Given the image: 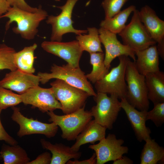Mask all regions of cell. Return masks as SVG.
<instances>
[{"instance_id":"cell-1","label":"cell","mask_w":164,"mask_h":164,"mask_svg":"<svg viewBox=\"0 0 164 164\" xmlns=\"http://www.w3.org/2000/svg\"><path fill=\"white\" fill-rule=\"evenodd\" d=\"M48 16L47 12L40 7L38 11L32 12L11 6L0 18L9 19L5 25L6 30L9 29L11 24L15 22L17 25L12 28L13 32L20 34L24 39L31 40L33 39L37 33L40 22Z\"/></svg>"},{"instance_id":"cell-2","label":"cell","mask_w":164,"mask_h":164,"mask_svg":"<svg viewBox=\"0 0 164 164\" xmlns=\"http://www.w3.org/2000/svg\"><path fill=\"white\" fill-rule=\"evenodd\" d=\"M50 73L39 72L37 75L40 82L45 84L52 79L62 80L68 84L81 89L87 93L90 96H95L97 93L86 77L85 73L80 67H74L67 63L62 66L54 64L51 66Z\"/></svg>"},{"instance_id":"cell-3","label":"cell","mask_w":164,"mask_h":164,"mask_svg":"<svg viewBox=\"0 0 164 164\" xmlns=\"http://www.w3.org/2000/svg\"><path fill=\"white\" fill-rule=\"evenodd\" d=\"M125 80L127 85L125 98L127 101L139 111H148L149 102L145 76L138 71L134 62L130 59L126 66Z\"/></svg>"},{"instance_id":"cell-4","label":"cell","mask_w":164,"mask_h":164,"mask_svg":"<svg viewBox=\"0 0 164 164\" xmlns=\"http://www.w3.org/2000/svg\"><path fill=\"white\" fill-rule=\"evenodd\" d=\"M85 105L76 111L63 115H58L53 111H48V121L55 123L62 131L61 137L68 141L75 140L77 137L92 120L90 111L85 110Z\"/></svg>"},{"instance_id":"cell-5","label":"cell","mask_w":164,"mask_h":164,"mask_svg":"<svg viewBox=\"0 0 164 164\" xmlns=\"http://www.w3.org/2000/svg\"><path fill=\"white\" fill-rule=\"evenodd\" d=\"M119 63L101 80L94 84L97 92L114 95L118 99L125 98L127 85L125 80V73L129 57L122 55L118 57Z\"/></svg>"},{"instance_id":"cell-6","label":"cell","mask_w":164,"mask_h":164,"mask_svg":"<svg viewBox=\"0 0 164 164\" xmlns=\"http://www.w3.org/2000/svg\"><path fill=\"white\" fill-rule=\"evenodd\" d=\"M56 99L61 104L64 114L74 112L85 105L90 96L84 90L58 79L50 83Z\"/></svg>"},{"instance_id":"cell-7","label":"cell","mask_w":164,"mask_h":164,"mask_svg":"<svg viewBox=\"0 0 164 164\" xmlns=\"http://www.w3.org/2000/svg\"><path fill=\"white\" fill-rule=\"evenodd\" d=\"M94 99L96 104L90 111L95 121L107 129L111 130L121 108L120 101L115 95L97 92Z\"/></svg>"},{"instance_id":"cell-8","label":"cell","mask_w":164,"mask_h":164,"mask_svg":"<svg viewBox=\"0 0 164 164\" xmlns=\"http://www.w3.org/2000/svg\"><path fill=\"white\" fill-rule=\"evenodd\" d=\"M129 23L118 34L121 37L123 44L135 51L142 50L155 45L153 39L141 22L139 11L136 9Z\"/></svg>"},{"instance_id":"cell-9","label":"cell","mask_w":164,"mask_h":164,"mask_svg":"<svg viewBox=\"0 0 164 164\" xmlns=\"http://www.w3.org/2000/svg\"><path fill=\"white\" fill-rule=\"evenodd\" d=\"M78 0H67L64 5L57 6L61 10L59 15L48 16L46 22L50 24L52 27L51 41L61 42L63 35L67 33H73L79 35L87 33V30L77 29L73 27L72 14L73 8Z\"/></svg>"},{"instance_id":"cell-10","label":"cell","mask_w":164,"mask_h":164,"mask_svg":"<svg viewBox=\"0 0 164 164\" xmlns=\"http://www.w3.org/2000/svg\"><path fill=\"white\" fill-rule=\"evenodd\" d=\"M13 113L12 119L18 124L19 128L17 135L19 137L34 134L43 135L49 138L54 137L58 130V126L54 122L46 123L33 118H29L21 112L20 108L12 107Z\"/></svg>"},{"instance_id":"cell-11","label":"cell","mask_w":164,"mask_h":164,"mask_svg":"<svg viewBox=\"0 0 164 164\" xmlns=\"http://www.w3.org/2000/svg\"><path fill=\"white\" fill-rule=\"evenodd\" d=\"M22 102L37 108L43 113L61 110L62 105L56 99L52 87L46 88L39 85L32 87L20 94Z\"/></svg>"},{"instance_id":"cell-12","label":"cell","mask_w":164,"mask_h":164,"mask_svg":"<svg viewBox=\"0 0 164 164\" xmlns=\"http://www.w3.org/2000/svg\"><path fill=\"white\" fill-rule=\"evenodd\" d=\"M124 142L122 139H117L114 134H109L98 143L90 145L89 148L95 152L96 164H104L114 161L128 153V148L122 145Z\"/></svg>"},{"instance_id":"cell-13","label":"cell","mask_w":164,"mask_h":164,"mask_svg":"<svg viewBox=\"0 0 164 164\" xmlns=\"http://www.w3.org/2000/svg\"><path fill=\"white\" fill-rule=\"evenodd\" d=\"M101 43L105 49L104 63L109 69L111 63L117 57L125 55L130 57L135 61V51L129 46L122 44L118 39L116 34L105 29L100 27L98 29Z\"/></svg>"},{"instance_id":"cell-14","label":"cell","mask_w":164,"mask_h":164,"mask_svg":"<svg viewBox=\"0 0 164 164\" xmlns=\"http://www.w3.org/2000/svg\"><path fill=\"white\" fill-rule=\"evenodd\" d=\"M41 46L45 51L62 58L73 67H80L83 51L77 40L67 42L44 41Z\"/></svg>"},{"instance_id":"cell-15","label":"cell","mask_w":164,"mask_h":164,"mask_svg":"<svg viewBox=\"0 0 164 164\" xmlns=\"http://www.w3.org/2000/svg\"><path fill=\"white\" fill-rule=\"evenodd\" d=\"M39 82L40 78L37 75L26 73L16 69L5 75L0 80V86L21 94L39 85Z\"/></svg>"},{"instance_id":"cell-16","label":"cell","mask_w":164,"mask_h":164,"mask_svg":"<svg viewBox=\"0 0 164 164\" xmlns=\"http://www.w3.org/2000/svg\"><path fill=\"white\" fill-rule=\"evenodd\" d=\"M121 100V108L125 111L138 140L141 142L151 138V130L145 125L147 111H138L125 98Z\"/></svg>"},{"instance_id":"cell-17","label":"cell","mask_w":164,"mask_h":164,"mask_svg":"<svg viewBox=\"0 0 164 164\" xmlns=\"http://www.w3.org/2000/svg\"><path fill=\"white\" fill-rule=\"evenodd\" d=\"M139 14L141 22L153 39L157 44H164V21L147 5L141 8Z\"/></svg>"},{"instance_id":"cell-18","label":"cell","mask_w":164,"mask_h":164,"mask_svg":"<svg viewBox=\"0 0 164 164\" xmlns=\"http://www.w3.org/2000/svg\"><path fill=\"white\" fill-rule=\"evenodd\" d=\"M135 52L137 59L134 62L137 70L140 74L145 76L148 73L160 70L159 55L155 45Z\"/></svg>"},{"instance_id":"cell-19","label":"cell","mask_w":164,"mask_h":164,"mask_svg":"<svg viewBox=\"0 0 164 164\" xmlns=\"http://www.w3.org/2000/svg\"><path fill=\"white\" fill-rule=\"evenodd\" d=\"M106 128L92 120L77 137L75 143L71 147L78 152L82 145L90 143L94 144L105 137Z\"/></svg>"},{"instance_id":"cell-20","label":"cell","mask_w":164,"mask_h":164,"mask_svg":"<svg viewBox=\"0 0 164 164\" xmlns=\"http://www.w3.org/2000/svg\"><path fill=\"white\" fill-rule=\"evenodd\" d=\"M40 142L43 149L49 150L52 154L50 164H65L71 159H78L81 152L73 150L71 147L61 143L53 144L44 138Z\"/></svg>"},{"instance_id":"cell-21","label":"cell","mask_w":164,"mask_h":164,"mask_svg":"<svg viewBox=\"0 0 164 164\" xmlns=\"http://www.w3.org/2000/svg\"><path fill=\"white\" fill-rule=\"evenodd\" d=\"M148 97L153 104L164 102V73L160 70L145 76Z\"/></svg>"},{"instance_id":"cell-22","label":"cell","mask_w":164,"mask_h":164,"mask_svg":"<svg viewBox=\"0 0 164 164\" xmlns=\"http://www.w3.org/2000/svg\"><path fill=\"white\" fill-rule=\"evenodd\" d=\"M37 47V44L34 43L31 46L25 47L18 52H15L14 60L17 69L28 73L33 74L35 72L34 53Z\"/></svg>"},{"instance_id":"cell-23","label":"cell","mask_w":164,"mask_h":164,"mask_svg":"<svg viewBox=\"0 0 164 164\" xmlns=\"http://www.w3.org/2000/svg\"><path fill=\"white\" fill-rule=\"evenodd\" d=\"M142 150L141 156V164H156L163 163L164 149L160 146L151 138L146 141Z\"/></svg>"},{"instance_id":"cell-24","label":"cell","mask_w":164,"mask_h":164,"mask_svg":"<svg viewBox=\"0 0 164 164\" xmlns=\"http://www.w3.org/2000/svg\"><path fill=\"white\" fill-rule=\"evenodd\" d=\"M3 144L0 151V155L4 164H27L30 161L26 151L17 145Z\"/></svg>"},{"instance_id":"cell-25","label":"cell","mask_w":164,"mask_h":164,"mask_svg":"<svg viewBox=\"0 0 164 164\" xmlns=\"http://www.w3.org/2000/svg\"><path fill=\"white\" fill-rule=\"evenodd\" d=\"M136 9L135 5H130L112 17L105 18L101 22L100 26L116 34H118L125 28L128 17Z\"/></svg>"},{"instance_id":"cell-26","label":"cell","mask_w":164,"mask_h":164,"mask_svg":"<svg viewBox=\"0 0 164 164\" xmlns=\"http://www.w3.org/2000/svg\"><path fill=\"white\" fill-rule=\"evenodd\" d=\"M88 34H80L76 36L82 50L89 53L103 52L99 38L98 29L95 27L87 28Z\"/></svg>"},{"instance_id":"cell-27","label":"cell","mask_w":164,"mask_h":164,"mask_svg":"<svg viewBox=\"0 0 164 164\" xmlns=\"http://www.w3.org/2000/svg\"><path fill=\"white\" fill-rule=\"evenodd\" d=\"M90 54V62L92 66V69L90 73L86 76L90 82L95 84L104 77L109 72V69L104 64V54L103 52H95Z\"/></svg>"},{"instance_id":"cell-28","label":"cell","mask_w":164,"mask_h":164,"mask_svg":"<svg viewBox=\"0 0 164 164\" xmlns=\"http://www.w3.org/2000/svg\"><path fill=\"white\" fill-rule=\"evenodd\" d=\"M15 52L13 48L5 44L0 45V70L8 69L13 71L17 69L14 60Z\"/></svg>"},{"instance_id":"cell-29","label":"cell","mask_w":164,"mask_h":164,"mask_svg":"<svg viewBox=\"0 0 164 164\" xmlns=\"http://www.w3.org/2000/svg\"><path fill=\"white\" fill-rule=\"evenodd\" d=\"M22 102L20 95L0 86V109H5Z\"/></svg>"},{"instance_id":"cell-30","label":"cell","mask_w":164,"mask_h":164,"mask_svg":"<svg viewBox=\"0 0 164 164\" xmlns=\"http://www.w3.org/2000/svg\"><path fill=\"white\" fill-rule=\"evenodd\" d=\"M128 0H104L101 5L105 15V18H111L119 12Z\"/></svg>"},{"instance_id":"cell-31","label":"cell","mask_w":164,"mask_h":164,"mask_svg":"<svg viewBox=\"0 0 164 164\" xmlns=\"http://www.w3.org/2000/svg\"><path fill=\"white\" fill-rule=\"evenodd\" d=\"M154 108L147 111L146 121L150 120L157 127H161L164 122V102L154 104Z\"/></svg>"},{"instance_id":"cell-32","label":"cell","mask_w":164,"mask_h":164,"mask_svg":"<svg viewBox=\"0 0 164 164\" xmlns=\"http://www.w3.org/2000/svg\"><path fill=\"white\" fill-rule=\"evenodd\" d=\"M11 6H15L24 10L34 12L38 11L39 8H34L29 5L24 0H7Z\"/></svg>"},{"instance_id":"cell-33","label":"cell","mask_w":164,"mask_h":164,"mask_svg":"<svg viewBox=\"0 0 164 164\" xmlns=\"http://www.w3.org/2000/svg\"><path fill=\"white\" fill-rule=\"evenodd\" d=\"M2 110L0 109V116ZM0 141H4L10 145L18 144L17 142L10 135L4 128L1 121L0 118Z\"/></svg>"},{"instance_id":"cell-34","label":"cell","mask_w":164,"mask_h":164,"mask_svg":"<svg viewBox=\"0 0 164 164\" xmlns=\"http://www.w3.org/2000/svg\"><path fill=\"white\" fill-rule=\"evenodd\" d=\"M51 158L50 153L45 152L39 155L35 159L30 161L27 164H50Z\"/></svg>"},{"instance_id":"cell-35","label":"cell","mask_w":164,"mask_h":164,"mask_svg":"<svg viewBox=\"0 0 164 164\" xmlns=\"http://www.w3.org/2000/svg\"><path fill=\"white\" fill-rule=\"evenodd\" d=\"M67 164H96V157L95 153H94L91 156L89 159L82 161L78 159H74L72 161L69 160L67 163Z\"/></svg>"},{"instance_id":"cell-36","label":"cell","mask_w":164,"mask_h":164,"mask_svg":"<svg viewBox=\"0 0 164 164\" xmlns=\"http://www.w3.org/2000/svg\"><path fill=\"white\" fill-rule=\"evenodd\" d=\"M10 6L7 0H0V17L7 11Z\"/></svg>"},{"instance_id":"cell-37","label":"cell","mask_w":164,"mask_h":164,"mask_svg":"<svg viewBox=\"0 0 164 164\" xmlns=\"http://www.w3.org/2000/svg\"><path fill=\"white\" fill-rule=\"evenodd\" d=\"M133 161L128 157L123 156L113 161V164H132Z\"/></svg>"},{"instance_id":"cell-38","label":"cell","mask_w":164,"mask_h":164,"mask_svg":"<svg viewBox=\"0 0 164 164\" xmlns=\"http://www.w3.org/2000/svg\"><path fill=\"white\" fill-rule=\"evenodd\" d=\"M2 159V158L1 157V155H0V159Z\"/></svg>"}]
</instances>
